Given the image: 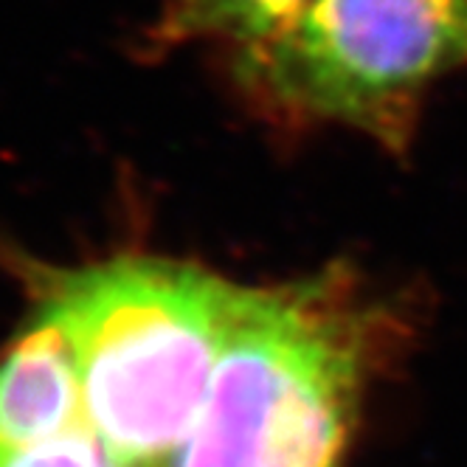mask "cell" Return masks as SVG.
<instances>
[{
	"instance_id": "1",
	"label": "cell",
	"mask_w": 467,
	"mask_h": 467,
	"mask_svg": "<svg viewBox=\"0 0 467 467\" xmlns=\"http://www.w3.org/2000/svg\"><path fill=\"white\" fill-rule=\"evenodd\" d=\"M380 341L383 316L347 271L243 287L172 467H336Z\"/></svg>"
},
{
	"instance_id": "2",
	"label": "cell",
	"mask_w": 467,
	"mask_h": 467,
	"mask_svg": "<svg viewBox=\"0 0 467 467\" xmlns=\"http://www.w3.org/2000/svg\"><path fill=\"white\" fill-rule=\"evenodd\" d=\"M240 285L166 259L62 276L43 310L68 336L96 437L121 467L175 462L200 420Z\"/></svg>"
},
{
	"instance_id": "3",
	"label": "cell",
	"mask_w": 467,
	"mask_h": 467,
	"mask_svg": "<svg viewBox=\"0 0 467 467\" xmlns=\"http://www.w3.org/2000/svg\"><path fill=\"white\" fill-rule=\"evenodd\" d=\"M234 68L274 116L403 152L425 93L467 68V0H313L282 35L234 54Z\"/></svg>"
},
{
	"instance_id": "4",
	"label": "cell",
	"mask_w": 467,
	"mask_h": 467,
	"mask_svg": "<svg viewBox=\"0 0 467 467\" xmlns=\"http://www.w3.org/2000/svg\"><path fill=\"white\" fill-rule=\"evenodd\" d=\"M88 428L74 347L48 310L0 358V453Z\"/></svg>"
},
{
	"instance_id": "5",
	"label": "cell",
	"mask_w": 467,
	"mask_h": 467,
	"mask_svg": "<svg viewBox=\"0 0 467 467\" xmlns=\"http://www.w3.org/2000/svg\"><path fill=\"white\" fill-rule=\"evenodd\" d=\"M310 4L313 0H172L166 35L214 40L240 54L282 35Z\"/></svg>"
},
{
	"instance_id": "6",
	"label": "cell",
	"mask_w": 467,
	"mask_h": 467,
	"mask_svg": "<svg viewBox=\"0 0 467 467\" xmlns=\"http://www.w3.org/2000/svg\"><path fill=\"white\" fill-rule=\"evenodd\" d=\"M0 467H121L96 431L77 428L35 448L0 453Z\"/></svg>"
}]
</instances>
